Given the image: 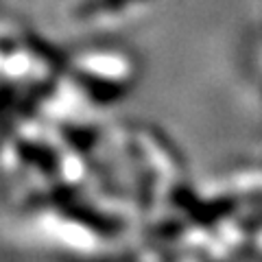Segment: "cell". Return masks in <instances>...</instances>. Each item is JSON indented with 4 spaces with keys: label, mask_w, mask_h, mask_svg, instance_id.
Instances as JSON below:
<instances>
[{
    "label": "cell",
    "mask_w": 262,
    "mask_h": 262,
    "mask_svg": "<svg viewBox=\"0 0 262 262\" xmlns=\"http://www.w3.org/2000/svg\"><path fill=\"white\" fill-rule=\"evenodd\" d=\"M70 88L88 105H110L136 83L138 66L120 48H94L68 63Z\"/></svg>",
    "instance_id": "obj_1"
},
{
    "label": "cell",
    "mask_w": 262,
    "mask_h": 262,
    "mask_svg": "<svg viewBox=\"0 0 262 262\" xmlns=\"http://www.w3.org/2000/svg\"><path fill=\"white\" fill-rule=\"evenodd\" d=\"M142 3L144 0H81L77 7V13L79 15H98V13L118 15Z\"/></svg>",
    "instance_id": "obj_2"
}]
</instances>
